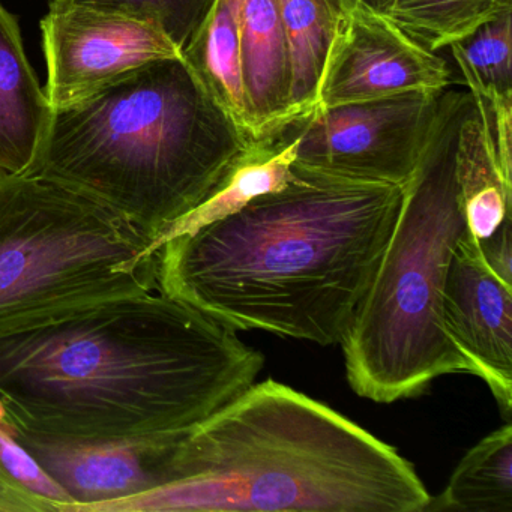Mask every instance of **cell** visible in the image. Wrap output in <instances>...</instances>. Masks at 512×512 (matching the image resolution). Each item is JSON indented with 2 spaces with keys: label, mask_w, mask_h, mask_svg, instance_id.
I'll use <instances>...</instances> for the list:
<instances>
[{
  "label": "cell",
  "mask_w": 512,
  "mask_h": 512,
  "mask_svg": "<svg viewBox=\"0 0 512 512\" xmlns=\"http://www.w3.org/2000/svg\"><path fill=\"white\" fill-rule=\"evenodd\" d=\"M449 49L466 86L512 92V11L485 23Z\"/></svg>",
  "instance_id": "20"
},
{
  "label": "cell",
  "mask_w": 512,
  "mask_h": 512,
  "mask_svg": "<svg viewBox=\"0 0 512 512\" xmlns=\"http://www.w3.org/2000/svg\"><path fill=\"white\" fill-rule=\"evenodd\" d=\"M59 5H79L146 23L166 35L181 53L187 49L215 0H52Z\"/></svg>",
  "instance_id": "21"
},
{
  "label": "cell",
  "mask_w": 512,
  "mask_h": 512,
  "mask_svg": "<svg viewBox=\"0 0 512 512\" xmlns=\"http://www.w3.org/2000/svg\"><path fill=\"white\" fill-rule=\"evenodd\" d=\"M482 256L506 283L512 284L511 215L488 238L479 239Z\"/></svg>",
  "instance_id": "22"
},
{
  "label": "cell",
  "mask_w": 512,
  "mask_h": 512,
  "mask_svg": "<svg viewBox=\"0 0 512 512\" xmlns=\"http://www.w3.org/2000/svg\"><path fill=\"white\" fill-rule=\"evenodd\" d=\"M263 365L233 329L145 293L0 337V401L19 427L46 436H157L226 406Z\"/></svg>",
  "instance_id": "1"
},
{
  "label": "cell",
  "mask_w": 512,
  "mask_h": 512,
  "mask_svg": "<svg viewBox=\"0 0 512 512\" xmlns=\"http://www.w3.org/2000/svg\"><path fill=\"white\" fill-rule=\"evenodd\" d=\"M451 71L367 5L343 11L323 67L316 106L337 107L407 92H442Z\"/></svg>",
  "instance_id": "9"
},
{
  "label": "cell",
  "mask_w": 512,
  "mask_h": 512,
  "mask_svg": "<svg viewBox=\"0 0 512 512\" xmlns=\"http://www.w3.org/2000/svg\"><path fill=\"white\" fill-rule=\"evenodd\" d=\"M182 58L215 103L251 136L242 76L239 0H215L211 13L182 52Z\"/></svg>",
  "instance_id": "15"
},
{
  "label": "cell",
  "mask_w": 512,
  "mask_h": 512,
  "mask_svg": "<svg viewBox=\"0 0 512 512\" xmlns=\"http://www.w3.org/2000/svg\"><path fill=\"white\" fill-rule=\"evenodd\" d=\"M356 4L367 5V7L377 10L380 0H340L341 10L343 11L349 10V8H352L353 5Z\"/></svg>",
  "instance_id": "23"
},
{
  "label": "cell",
  "mask_w": 512,
  "mask_h": 512,
  "mask_svg": "<svg viewBox=\"0 0 512 512\" xmlns=\"http://www.w3.org/2000/svg\"><path fill=\"white\" fill-rule=\"evenodd\" d=\"M376 11L437 53L512 11V0H380Z\"/></svg>",
  "instance_id": "18"
},
{
  "label": "cell",
  "mask_w": 512,
  "mask_h": 512,
  "mask_svg": "<svg viewBox=\"0 0 512 512\" xmlns=\"http://www.w3.org/2000/svg\"><path fill=\"white\" fill-rule=\"evenodd\" d=\"M46 95L53 110L70 106L145 65L182 53L146 23L79 5L50 2L41 22Z\"/></svg>",
  "instance_id": "8"
},
{
  "label": "cell",
  "mask_w": 512,
  "mask_h": 512,
  "mask_svg": "<svg viewBox=\"0 0 512 512\" xmlns=\"http://www.w3.org/2000/svg\"><path fill=\"white\" fill-rule=\"evenodd\" d=\"M239 40L251 136L262 139L292 121L289 53L278 0H239Z\"/></svg>",
  "instance_id": "13"
},
{
  "label": "cell",
  "mask_w": 512,
  "mask_h": 512,
  "mask_svg": "<svg viewBox=\"0 0 512 512\" xmlns=\"http://www.w3.org/2000/svg\"><path fill=\"white\" fill-rule=\"evenodd\" d=\"M161 244L55 179L0 178V337L110 299L158 292Z\"/></svg>",
  "instance_id": "6"
},
{
  "label": "cell",
  "mask_w": 512,
  "mask_h": 512,
  "mask_svg": "<svg viewBox=\"0 0 512 512\" xmlns=\"http://www.w3.org/2000/svg\"><path fill=\"white\" fill-rule=\"evenodd\" d=\"M16 427L20 442L73 500L68 512H103L110 503L175 482L176 452L188 431L127 439H74Z\"/></svg>",
  "instance_id": "10"
},
{
  "label": "cell",
  "mask_w": 512,
  "mask_h": 512,
  "mask_svg": "<svg viewBox=\"0 0 512 512\" xmlns=\"http://www.w3.org/2000/svg\"><path fill=\"white\" fill-rule=\"evenodd\" d=\"M289 53L292 119L310 112L319 98L323 67L337 31V0H278Z\"/></svg>",
  "instance_id": "16"
},
{
  "label": "cell",
  "mask_w": 512,
  "mask_h": 512,
  "mask_svg": "<svg viewBox=\"0 0 512 512\" xmlns=\"http://www.w3.org/2000/svg\"><path fill=\"white\" fill-rule=\"evenodd\" d=\"M253 140L181 56L53 110L31 173L88 194L163 245Z\"/></svg>",
  "instance_id": "4"
},
{
  "label": "cell",
  "mask_w": 512,
  "mask_h": 512,
  "mask_svg": "<svg viewBox=\"0 0 512 512\" xmlns=\"http://www.w3.org/2000/svg\"><path fill=\"white\" fill-rule=\"evenodd\" d=\"M455 178L467 229L475 238H488L511 215L512 172L503 167L473 98L458 127Z\"/></svg>",
  "instance_id": "14"
},
{
  "label": "cell",
  "mask_w": 512,
  "mask_h": 512,
  "mask_svg": "<svg viewBox=\"0 0 512 512\" xmlns=\"http://www.w3.org/2000/svg\"><path fill=\"white\" fill-rule=\"evenodd\" d=\"M401 185L293 164L286 187L161 245L158 292L233 331L341 344L370 289Z\"/></svg>",
  "instance_id": "2"
},
{
  "label": "cell",
  "mask_w": 512,
  "mask_h": 512,
  "mask_svg": "<svg viewBox=\"0 0 512 512\" xmlns=\"http://www.w3.org/2000/svg\"><path fill=\"white\" fill-rule=\"evenodd\" d=\"M337 2H338V4H340V0H337ZM340 7H341V5H340ZM341 11H343V10H341Z\"/></svg>",
  "instance_id": "24"
},
{
  "label": "cell",
  "mask_w": 512,
  "mask_h": 512,
  "mask_svg": "<svg viewBox=\"0 0 512 512\" xmlns=\"http://www.w3.org/2000/svg\"><path fill=\"white\" fill-rule=\"evenodd\" d=\"M73 500L20 442L0 401V512H68Z\"/></svg>",
  "instance_id": "19"
},
{
  "label": "cell",
  "mask_w": 512,
  "mask_h": 512,
  "mask_svg": "<svg viewBox=\"0 0 512 512\" xmlns=\"http://www.w3.org/2000/svg\"><path fill=\"white\" fill-rule=\"evenodd\" d=\"M472 95L446 88L427 149L358 313L341 341L359 397L394 403L422 394L445 374H473L443 325V287L467 230L455 178L458 127Z\"/></svg>",
  "instance_id": "5"
},
{
  "label": "cell",
  "mask_w": 512,
  "mask_h": 512,
  "mask_svg": "<svg viewBox=\"0 0 512 512\" xmlns=\"http://www.w3.org/2000/svg\"><path fill=\"white\" fill-rule=\"evenodd\" d=\"M425 511L512 512V427L497 428L473 446L442 494Z\"/></svg>",
  "instance_id": "17"
},
{
  "label": "cell",
  "mask_w": 512,
  "mask_h": 512,
  "mask_svg": "<svg viewBox=\"0 0 512 512\" xmlns=\"http://www.w3.org/2000/svg\"><path fill=\"white\" fill-rule=\"evenodd\" d=\"M442 92L314 106L286 124L298 140L296 164L341 178L403 187L430 142Z\"/></svg>",
  "instance_id": "7"
},
{
  "label": "cell",
  "mask_w": 512,
  "mask_h": 512,
  "mask_svg": "<svg viewBox=\"0 0 512 512\" xmlns=\"http://www.w3.org/2000/svg\"><path fill=\"white\" fill-rule=\"evenodd\" d=\"M52 115L26 56L19 23L0 5V178L34 170Z\"/></svg>",
  "instance_id": "12"
},
{
  "label": "cell",
  "mask_w": 512,
  "mask_h": 512,
  "mask_svg": "<svg viewBox=\"0 0 512 512\" xmlns=\"http://www.w3.org/2000/svg\"><path fill=\"white\" fill-rule=\"evenodd\" d=\"M175 467L172 484L103 512H425L431 499L392 446L275 380L188 430Z\"/></svg>",
  "instance_id": "3"
},
{
  "label": "cell",
  "mask_w": 512,
  "mask_h": 512,
  "mask_svg": "<svg viewBox=\"0 0 512 512\" xmlns=\"http://www.w3.org/2000/svg\"><path fill=\"white\" fill-rule=\"evenodd\" d=\"M443 325L509 421L512 406V284L482 256L469 229L458 239L443 287Z\"/></svg>",
  "instance_id": "11"
}]
</instances>
